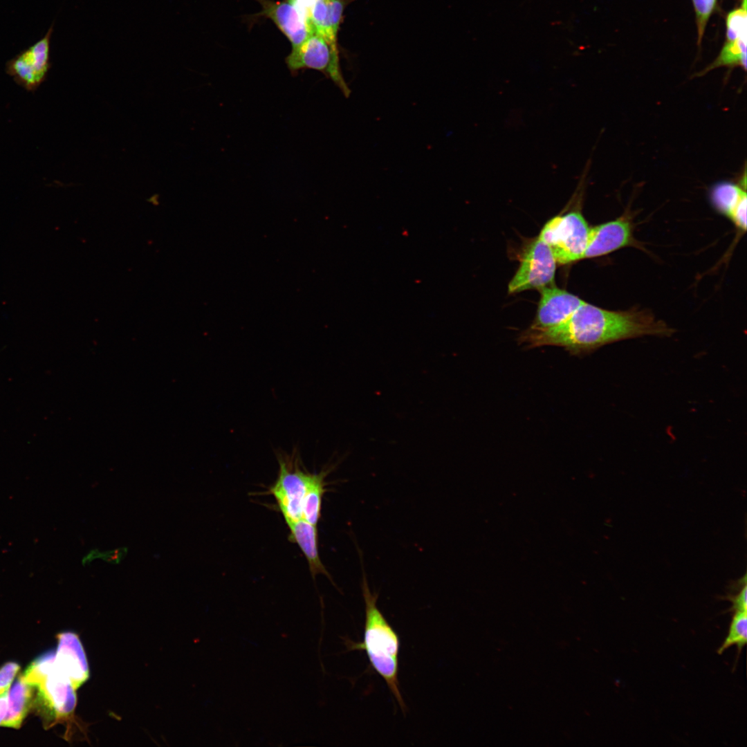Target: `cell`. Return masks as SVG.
Instances as JSON below:
<instances>
[{
    "instance_id": "1",
    "label": "cell",
    "mask_w": 747,
    "mask_h": 747,
    "mask_svg": "<svg viewBox=\"0 0 747 747\" xmlns=\"http://www.w3.org/2000/svg\"><path fill=\"white\" fill-rule=\"evenodd\" d=\"M674 332L647 311H611L584 301L562 323L545 329L528 328L519 339L527 348L558 346L580 356L618 341L646 335L669 337Z\"/></svg>"
},
{
    "instance_id": "2",
    "label": "cell",
    "mask_w": 747,
    "mask_h": 747,
    "mask_svg": "<svg viewBox=\"0 0 747 747\" xmlns=\"http://www.w3.org/2000/svg\"><path fill=\"white\" fill-rule=\"evenodd\" d=\"M362 591L365 605L363 640L360 643H351L350 649L365 650L373 669L383 679L397 701L403 712L406 706L400 693L398 682L399 637L377 606L378 594L372 593L366 576L362 582Z\"/></svg>"
},
{
    "instance_id": "3",
    "label": "cell",
    "mask_w": 747,
    "mask_h": 747,
    "mask_svg": "<svg viewBox=\"0 0 747 747\" xmlns=\"http://www.w3.org/2000/svg\"><path fill=\"white\" fill-rule=\"evenodd\" d=\"M590 228L580 211L573 210L548 220L538 237L549 246L557 263L567 264L584 259Z\"/></svg>"
},
{
    "instance_id": "4",
    "label": "cell",
    "mask_w": 747,
    "mask_h": 747,
    "mask_svg": "<svg viewBox=\"0 0 747 747\" xmlns=\"http://www.w3.org/2000/svg\"><path fill=\"white\" fill-rule=\"evenodd\" d=\"M286 62L292 73L306 68L322 72L346 98L350 96L351 90L340 69L338 46L317 33L313 31L301 44L293 47Z\"/></svg>"
},
{
    "instance_id": "5",
    "label": "cell",
    "mask_w": 747,
    "mask_h": 747,
    "mask_svg": "<svg viewBox=\"0 0 747 747\" xmlns=\"http://www.w3.org/2000/svg\"><path fill=\"white\" fill-rule=\"evenodd\" d=\"M286 454L278 453V477L270 488L286 523L302 518V502L309 472L300 469L299 459Z\"/></svg>"
},
{
    "instance_id": "6",
    "label": "cell",
    "mask_w": 747,
    "mask_h": 747,
    "mask_svg": "<svg viewBox=\"0 0 747 747\" xmlns=\"http://www.w3.org/2000/svg\"><path fill=\"white\" fill-rule=\"evenodd\" d=\"M556 264L549 246L539 237L533 239L524 250L519 266L508 284V293L540 290L553 284Z\"/></svg>"
},
{
    "instance_id": "7",
    "label": "cell",
    "mask_w": 747,
    "mask_h": 747,
    "mask_svg": "<svg viewBox=\"0 0 747 747\" xmlns=\"http://www.w3.org/2000/svg\"><path fill=\"white\" fill-rule=\"evenodd\" d=\"M53 24L45 35L21 50L6 64V72L28 91H35L46 80L50 68V41Z\"/></svg>"
},
{
    "instance_id": "8",
    "label": "cell",
    "mask_w": 747,
    "mask_h": 747,
    "mask_svg": "<svg viewBox=\"0 0 747 747\" xmlns=\"http://www.w3.org/2000/svg\"><path fill=\"white\" fill-rule=\"evenodd\" d=\"M33 686L37 689L41 703L55 719L69 717L75 710L77 697L69 678L53 665Z\"/></svg>"
},
{
    "instance_id": "9",
    "label": "cell",
    "mask_w": 747,
    "mask_h": 747,
    "mask_svg": "<svg viewBox=\"0 0 747 747\" xmlns=\"http://www.w3.org/2000/svg\"><path fill=\"white\" fill-rule=\"evenodd\" d=\"M258 1L262 6V15L277 25L293 47L301 44L314 31L306 12L293 0Z\"/></svg>"
},
{
    "instance_id": "10",
    "label": "cell",
    "mask_w": 747,
    "mask_h": 747,
    "mask_svg": "<svg viewBox=\"0 0 747 747\" xmlns=\"http://www.w3.org/2000/svg\"><path fill=\"white\" fill-rule=\"evenodd\" d=\"M540 291L541 296L536 315L529 327L532 329H545L562 323L584 302L576 295L553 284Z\"/></svg>"
},
{
    "instance_id": "11",
    "label": "cell",
    "mask_w": 747,
    "mask_h": 747,
    "mask_svg": "<svg viewBox=\"0 0 747 747\" xmlns=\"http://www.w3.org/2000/svg\"><path fill=\"white\" fill-rule=\"evenodd\" d=\"M636 243L630 220L621 216L590 228L584 259L606 255Z\"/></svg>"
},
{
    "instance_id": "12",
    "label": "cell",
    "mask_w": 747,
    "mask_h": 747,
    "mask_svg": "<svg viewBox=\"0 0 747 747\" xmlns=\"http://www.w3.org/2000/svg\"><path fill=\"white\" fill-rule=\"evenodd\" d=\"M58 645L55 654V664L71 680L77 690L89 678L86 654L78 636L71 631L57 636Z\"/></svg>"
},
{
    "instance_id": "13",
    "label": "cell",
    "mask_w": 747,
    "mask_h": 747,
    "mask_svg": "<svg viewBox=\"0 0 747 747\" xmlns=\"http://www.w3.org/2000/svg\"><path fill=\"white\" fill-rule=\"evenodd\" d=\"M745 190L732 183L723 182L717 184L711 192L714 207L743 232L746 230L747 197Z\"/></svg>"
},
{
    "instance_id": "14",
    "label": "cell",
    "mask_w": 747,
    "mask_h": 747,
    "mask_svg": "<svg viewBox=\"0 0 747 747\" xmlns=\"http://www.w3.org/2000/svg\"><path fill=\"white\" fill-rule=\"evenodd\" d=\"M342 0H315L308 10V19L313 30L329 43L337 45V36L342 18Z\"/></svg>"
},
{
    "instance_id": "15",
    "label": "cell",
    "mask_w": 747,
    "mask_h": 747,
    "mask_svg": "<svg viewBox=\"0 0 747 747\" xmlns=\"http://www.w3.org/2000/svg\"><path fill=\"white\" fill-rule=\"evenodd\" d=\"M289 529V541L298 545L304 553L314 578L318 574L326 575L332 580L331 575L322 562L318 552L317 526L304 519L286 523ZM333 581V580H332Z\"/></svg>"
},
{
    "instance_id": "16",
    "label": "cell",
    "mask_w": 747,
    "mask_h": 747,
    "mask_svg": "<svg viewBox=\"0 0 747 747\" xmlns=\"http://www.w3.org/2000/svg\"><path fill=\"white\" fill-rule=\"evenodd\" d=\"M34 687L27 683L23 675L15 681L10 690L6 714L1 723L4 727L19 728L33 703Z\"/></svg>"
},
{
    "instance_id": "17",
    "label": "cell",
    "mask_w": 747,
    "mask_h": 747,
    "mask_svg": "<svg viewBox=\"0 0 747 747\" xmlns=\"http://www.w3.org/2000/svg\"><path fill=\"white\" fill-rule=\"evenodd\" d=\"M331 470L326 468L319 473H311L302 502V519L317 526L321 517L322 500L326 491L325 477Z\"/></svg>"
},
{
    "instance_id": "18",
    "label": "cell",
    "mask_w": 747,
    "mask_h": 747,
    "mask_svg": "<svg viewBox=\"0 0 747 747\" xmlns=\"http://www.w3.org/2000/svg\"><path fill=\"white\" fill-rule=\"evenodd\" d=\"M739 65L746 67V35L726 40L719 55L704 72L723 66Z\"/></svg>"
},
{
    "instance_id": "19",
    "label": "cell",
    "mask_w": 747,
    "mask_h": 747,
    "mask_svg": "<svg viewBox=\"0 0 747 747\" xmlns=\"http://www.w3.org/2000/svg\"><path fill=\"white\" fill-rule=\"evenodd\" d=\"M747 640V614L746 611H735L732 616L728 635L717 650L721 654L732 645H737L738 655L746 644Z\"/></svg>"
},
{
    "instance_id": "20",
    "label": "cell",
    "mask_w": 747,
    "mask_h": 747,
    "mask_svg": "<svg viewBox=\"0 0 747 747\" xmlns=\"http://www.w3.org/2000/svg\"><path fill=\"white\" fill-rule=\"evenodd\" d=\"M726 26L727 40H732L746 35V0H743L741 8L728 14Z\"/></svg>"
},
{
    "instance_id": "21",
    "label": "cell",
    "mask_w": 747,
    "mask_h": 747,
    "mask_svg": "<svg viewBox=\"0 0 747 747\" xmlns=\"http://www.w3.org/2000/svg\"><path fill=\"white\" fill-rule=\"evenodd\" d=\"M697 17L699 44L717 0H692Z\"/></svg>"
},
{
    "instance_id": "22",
    "label": "cell",
    "mask_w": 747,
    "mask_h": 747,
    "mask_svg": "<svg viewBox=\"0 0 747 747\" xmlns=\"http://www.w3.org/2000/svg\"><path fill=\"white\" fill-rule=\"evenodd\" d=\"M20 670L15 662H8L0 667V696L8 692L10 685Z\"/></svg>"
},
{
    "instance_id": "23",
    "label": "cell",
    "mask_w": 747,
    "mask_h": 747,
    "mask_svg": "<svg viewBox=\"0 0 747 747\" xmlns=\"http://www.w3.org/2000/svg\"><path fill=\"white\" fill-rule=\"evenodd\" d=\"M746 585L744 584L743 588L739 591V593L734 596H729L726 598L730 600L732 605L730 609L731 611H746L747 609V601H746Z\"/></svg>"
},
{
    "instance_id": "24",
    "label": "cell",
    "mask_w": 747,
    "mask_h": 747,
    "mask_svg": "<svg viewBox=\"0 0 747 747\" xmlns=\"http://www.w3.org/2000/svg\"><path fill=\"white\" fill-rule=\"evenodd\" d=\"M126 552V548H118L104 553L101 555V557L104 560H106L107 562L118 563L122 558L123 555H124Z\"/></svg>"
},
{
    "instance_id": "25",
    "label": "cell",
    "mask_w": 747,
    "mask_h": 747,
    "mask_svg": "<svg viewBox=\"0 0 747 747\" xmlns=\"http://www.w3.org/2000/svg\"><path fill=\"white\" fill-rule=\"evenodd\" d=\"M8 692L0 696V724L5 717L8 709Z\"/></svg>"
},
{
    "instance_id": "26",
    "label": "cell",
    "mask_w": 747,
    "mask_h": 747,
    "mask_svg": "<svg viewBox=\"0 0 747 747\" xmlns=\"http://www.w3.org/2000/svg\"><path fill=\"white\" fill-rule=\"evenodd\" d=\"M293 1H294L307 14L308 8L314 3V1L315 0H293Z\"/></svg>"
}]
</instances>
